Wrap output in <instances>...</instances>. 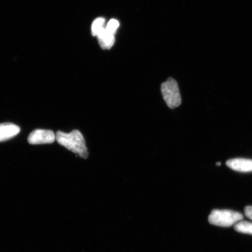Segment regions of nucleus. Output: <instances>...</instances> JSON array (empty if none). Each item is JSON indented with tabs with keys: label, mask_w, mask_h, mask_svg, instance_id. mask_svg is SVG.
I'll return each instance as SVG.
<instances>
[{
	"label": "nucleus",
	"mask_w": 252,
	"mask_h": 252,
	"mask_svg": "<svg viewBox=\"0 0 252 252\" xmlns=\"http://www.w3.org/2000/svg\"><path fill=\"white\" fill-rule=\"evenodd\" d=\"M19 126L11 123L0 124V142L7 141L20 133Z\"/></svg>",
	"instance_id": "423d86ee"
},
{
	"label": "nucleus",
	"mask_w": 252,
	"mask_h": 252,
	"mask_svg": "<svg viewBox=\"0 0 252 252\" xmlns=\"http://www.w3.org/2000/svg\"><path fill=\"white\" fill-rule=\"evenodd\" d=\"M220 165H221V163H220V162H217L216 163L217 166H220Z\"/></svg>",
	"instance_id": "f8f14e48"
},
{
	"label": "nucleus",
	"mask_w": 252,
	"mask_h": 252,
	"mask_svg": "<svg viewBox=\"0 0 252 252\" xmlns=\"http://www.w3.org/2000/svg\"><path fill=\"white\" fill-rule=\"evenodd\" d=\"M244 219L240 213L228 210H214L209 217V222L211 224L229 227Z\"/></svg>",
	"instance_id": "f03ea898"
},
{
	"label": "nucleus",
	"mask_w": 252,
	"mask_h": 252,
	"mask_svg": "<svg viewBox=\"0 0 252 252\" xmlns=\"http://www.w3.org/2000/svg\"><path fill=\"white\" fill-rule=\"evenodd\" d=\"M234 229L238 232L252 235V223L241 220V221L235 223Z\"/></svg>",
	"instance_id": "6e6552de"
},
{
	"label": "nucleus",
	"mask_w": 252,
	"mask_h": 252,
	"mask_svg": "<svg viewBox=\"0 0 252 252\" xmlns=\"http://www.w3.org/2000/svg\"><path fill=\"white\" fill-rule=\"evenodd\" d=\"M226 165L235 171L240 172H252V160L245 158L229 159L226 162Z\"/></svg>",
	"instance_id": "39448f33"
},
{
	"label": "nucleus",
	"mask_w": 252,
	"mask_h": 252,
	"mask_svg": "<svg viewBox=\"0 0 252 252\" xmlns=\"http://www.w3.org/2000/svg\"><path fill=\"white\" fill-rule=\"evenodd\" d=\"M56 140V135L52 130L36 129L29 135L28 141L31 144H51Z\"/></svg>",
	"instance_id": "20e7f679"
},
{
	"label": "nucleus",
	"mask_w": 252,
	"mask_h": 252,
	"mask_svg": "<svg viewBox=\"0 0 252 252\" xmlns=\"http://www.w3.org/2000/svg\"><path fill=\"white\" fill-rule=\"evenodd\" d=\"M119 27V23L118 21L115 20V19H112L107 25L106 30L109 32L110 33L115 34Z\"/></svg>",
	"instance_id": "9d476101"
},
{
	"label": "nucleus",
	"mask_w": 252,
	"mask_h": 252,
	"mask_svg": "<svg viewBox=\"0 0 252 252\" xmlns=\"http://www.w3.org/2000/svg\"><path fill=\"white\" fill-rule=\"evenodd\" d=\"M100 47L103 49H110L115 43V34L110 33L106 28L100 31L96 36Z\"/></svg>",
	"instance_id": "0eeeda50"
},
{
	"label": "nucleus",
	"mask_w": 252,
	"mask_h": 252,
	"mask_svg": "<svg viewBox=\"0 0 252 252\" xmlns=\"http://www.w3.org/2000/svg\"><path fill=\"white\" fill-rule=\"evenodd\" d=\"M56 139L61 146L84 159L89 155L83 135L79 130H72L70 133L57 131Z\"/></svg>",
	"instance_id": "f257e3e1"
},
{
	"label": "nucleus",
	"mask_w": 252,
	"mask_h": 252,
	"mask_svg": "<svg viewBox=\"0 0 252 252\" xmlns=\"http://www.w3.org/2000/svg\"><path fill=\"white\" fill-rule=\"evenodd\" d=\"M245 214L248 218L252 220V206H247L245 208Z\"/></svg>",
	"instance_id": "9b49d317"
},
{
	"label": "nucleus",
	"mask_w": 252,
	"mask_h": 252,
	"mask_svg": "<svg viewBox=\"0 0 252 252\" xmlns=\"http://www.w3.org/2000/svg\"><path fill=\"white\" fill-rule=\"evenodd\" d=\"M161 93L166 105L170 109L178 108L181 105L182 98L177 82L172 78H169L160 87Z\"/></svg>",
	"instance_id": "7ed1b4c3"
},
{
	"label": "nucleus",
	"mask_w": 252,
	"mask_h": 252,
	"mask_svg": "<svg viewBox=\"0 0 252 252\" xmlns=\"http://www.w3.org/2000/svg\"><path fill=\"white\" fill-rule=\"evenodd\" d=\"M105 20L103 18H98L94 21L92 25V33L93 36H97L104 28Z\"/></svg>",
	"instance_id": "1a4fd4ad"
}]
</instances>
